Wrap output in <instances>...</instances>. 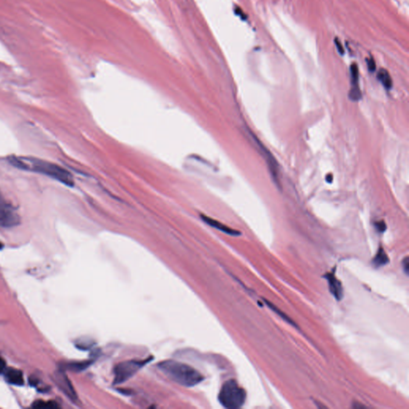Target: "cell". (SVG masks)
Instances as JSON below:
<instances>
[{"label":"cell","instance_id":"cell-14","mask_svg":"<svg viewBox=\"0 0 409 409\" xmlns=\"http://www.w3.org/2000/svg\"><path fill=\"white\" fill-rule=\"evenodd\" d=\"M361 98H362V94H361L359 86L351 87L350 91H349V98L351 100L357 102V101L360 100Z\"/></svg>","mask_w":409,"mask_h":409},{"label":"cell","instance_id":"cell-2","mask_svg":"<svg viewBox=\"0 0 409 409\" xmlns=\"http://www.w3.org/2000/svg\"><path fill=\"white\" fill-rule=\"evenodd\" d=\"M158 367L169 379L182 386H195L204 381L203 375L198 370L177 360H164Z\"/></svg>","mask_w":409,"mask_h":409},{"label":"cell","instance_id":"cell-11","mask_svg":"<svg viewBox=\"0 0 409 409\" xmlns=\"http://www.w3.org/2000/svg\"><path fill=\"white\" fill-rule=\"evenodd\" d=\"M377 78L379 81L382 83L383 86L385 87L387 90H390L392 87V80L391 78L389 72L387 71L385 69H381L378 72Z\"/></svg>","mask_w":409,"mask_h":409},{"label":"cell","instance_id":"cell-3","mask_svg":"<svg viewBox=\"0 0 409 409\" xmlns=\"http://www.w3.org/2000/svg\"><path fill=\"white\" fill-rule=\"evenodd\" d=\"M218 400L226 408H239L245 403L246 392L245 389L239 386L235 380H229L221 387Z\"/></svg>","mask_w":409,"mask_h":409},{"label":"cell","instance_id":"cell-1","mask_svg":"<svg viewBox=\"0 0 409 409\" xmlns=\"http://www.w3.org/2000/svg\"><path fill=\"white\" fill-rule=\"evenodd\" d=\"M11 163L15 167L23 170H32L36 173L44 174L52 179L56 180L59 182L64 184L66 187H74L75 182L73 177L70 172L61 167L59 165L53 162L41 160V159H33V158H11Z\"/></svg>","mask_w":409,"mask_h":409},{"label":"cell","instance_id":"cell-10","mask_svg":"<svg viewBox=\"0 0 409 409\" xmlns=\"http://www.w3.org/2000/svg\"><path fill=\"white\" fill-rule=\"evenodd\" d=\"M389 262V256L385 253V251L382 248H380L379 250L376 254L375 257H374V261H373L374 266L376 267H381V266L388 264Z\"/></svg>","mask_w":409,"mask_h":409},{"label":"cell","instance_id":"cell-5","mask_svg":"<svg viewBox=\"0 0 409 409\" xmlns=\"http://www.w3.org/2000/svg\"><path fill=\"white\" fill-rule=\"evenodd\" d=\"M20 223V217L17 210L8 202L0 191V227L12 228Z\"/></svg>","mask_w":409,"mask_h":409},{"label":"cell","instance_id":"cell-6","mask_svg":"<svg viewBox=\"0 0 409 409\" xmlns=\"http://www.w3.org/2000/svg\"><path fill=\"white\" fill-rule=\"evenodd\" d=\"M54 381L70 400L76 401L78 397L74 387L72 386L71 382L68 379L67 376L64 373L61 371H56L54 375Z\"/></svg>","mask_w":409,"mask_h":409},{"label":"cell","instance_id":"cell-22","mask_svg":"<svg viewBox=\"0 0 409 409\" xmlns=\"http://www.w3.org/2000/svg\"><path fill=\"white\" fill-rule=\"evenodd\" d=\"M2 247H3L2 243H1V242H0V249H2Z\"/></svg>","mask_w":409,"mask_h":409},{"label":"cell","instance_id":"cell-21","mask_svg":"<svg viewBox=\"0 0 409 409\" xmlns=\"http://www.w3.org/2000/svg\"><path fill=\"white\" fill-rule=\"evenodd\" d=\"M326 181H328V183L332 182V179H333V177H332V174H328V175L326 176Z\"/></svg>","mask_w":409,"mask_h":409},{"label":"cell","instance_id":"cell-20","mask_svg":"<svg viewBox=\"0 0 409 409\" xmlns=\"http://www.w3.org/2000/svg\"><path fill=\"white\" fill-rule=\"evenodd\" d=\"M6 368V362H5V360L0 356V374L4 373Z\"/></svg>","mask_w":409,"mask_h":409},{"label":"cell","instance_id":"cell-8","mask_svg":"<svg viewBox=\"0 0 409 409\" xmlns=\"http://www.w3.org/2000/svg\"><path fill=\"white\" fill-rule=\"evenodd\" d=\"M201 217H202L203 221H205L206 224L209 225V226L213 227V228L217 229V230H218L219 231H221V232L225 233V234L231 236L241 235V233H240L239 231H238V230L231 229L230 227L226 226V225L220 222V221H217V220L210 218V217H207V216H205V215H201Z\"/></svg>","mask_w":409,"mask_h":409},{"label":"cell","instance_id":"cell-19","mask_svg":"<svg viewBox=\"0 0 409 409\" xmlns=\"http://www.w3.org/2000/svg\"><path fill=\"white\" fill-rule=\"evenodd\" d=\"M402 264H403V269L405 271L406 274H408L409 260L407 256H406L405 258L403 259Z\"/></svg>","mask_w":409,"mask_h":409},{"label":"cell","instance_id":"cell-15","mask_svg":"<svg viewBox=\"0 0 409 409\" xmlns=\"http://www.w3.org/2000/svg\"><path fill=\"white\" fill-rule=\"evenodd\" d=\"M34 407L38 408H57L59 406L57 405L55 402H36L33 405Z\"/></svg>","mask_w":409,"mask_h":409},{"label":"cell","instance_id":"cell-12","mask_svg":"<svg viewBox=\"0 0 409 409\" xmlns=\"http://www.w3.org/2000/svg\"><path fill=\"white\" fill-rule=\"evenodd\" d=\"M265 302H266V305H267L273 311L275 312V313H277V315H279L284 321H287L288 324H292V325H293L294 327H296V324L292 321V319L289 318L288 316L285 315V313H283L279 309H277V306H274L273 304L270 303V302H269L267 300H265Z\"/></svg>","mask_w":409,"mask_h":409},{"label":"cell","instance_id":"cell-16","mask_svg":"<svg viewBox=\"0 0 409 409\" xmlns=\"http://www.w3.org/2000/svg\"><path fill=\"white\" fill-rule=\"evenodd\" d=\"M376 227H377V230H379L380 232H385V230H386V224L384 221H378V222L376 223Z\"/></svg>","mask_w":409,"mask_h":409},{"label":"cell","instance_id":"cell-18","mask_svg":"<svg viewBox=\"0 0 409 409\" xmlns=\"http://www.w3.org/2000/svg\"><path fill=\"white\" fill-rule=\"evenodd\" d=\"M368 70L370 71L374 72L376 70V64H375V61L373 58H370L369 60L368 61Z\"/></svg>","mask_w":409,"mask_h":409},{"label":"cell","instance_id":"cell-9","mask_svg":"<svg viewBox=\"0 0 409 409\" xmlns=\"http://www.w3.org/2000/svg\"><path fill=\"white\" fill-rule=\"evenodd\" d=\"M4 374H5L6 381L11 385L21 386L24 383L23 373L20 370L12 368H6V370L4 371Z\"/></svg>","mask_w":409,"mask_h":409},{"label":"cell","instance_id":"cell-4","mask_svg":"<svg viewBox=\"0 0 409 409\" xmlns=\"http://www.w3.org/2000/svg\"><path fill=\"white\" fill-rule=\"evenodd\" d=\"M151 359L147 360H130L123 361L115 366L114 368L113 384L115 385H121L123 383L130 380L134 377L141 368H143L145 364L149 362Z\"/></svg>","mask_w":409,"mask_h":409},{"label":"cell","instance_id":"cell-17","mask_svg":"<svg viewBox=\"0 0 409 409\" xmlns=\"http://www.w3.org/2000/svg\"><path fill=\"white\" fill-rule=\"evenodd\" d=\"M335 44L336 47H337V48H338V52H339L341 55H344L345 51H344L343 47H342V43H341V42H340L338 39H336L335 40Z\"/></svg>","mask_w":409,"mask_h":409},{"label":"cell","instance_id":"cell-13","mask_svg":"<svg viewBox=\"0 0 409 409\" xmlns=\"http://www.w3.org/2000/svg\"><path fill=\"white\" fill-rule=\"evenodd\" d=\"M350 73L352 87H356V86H359V70L358 66H357V65H356V63H353V64L351 65Z\"/></svg>","mask_w":409,"mask_h":409},{"label":"cell","instance_id":"cell-7","mask_svg":"<svg viewBox=\"0 0 409 409\" xmlns=\"http://www.w3.org/2000/svg\"><path fill=\"white\" fill-rule=\"evenodd\" d=\"M324 277L328 281L330 292L332 293V296L338 302H340L344 296L343 287H342V283L336 277L334 273H328L325 274Z\"/></svg>","mask_w":409,"mask_h":409}]
</instances>
